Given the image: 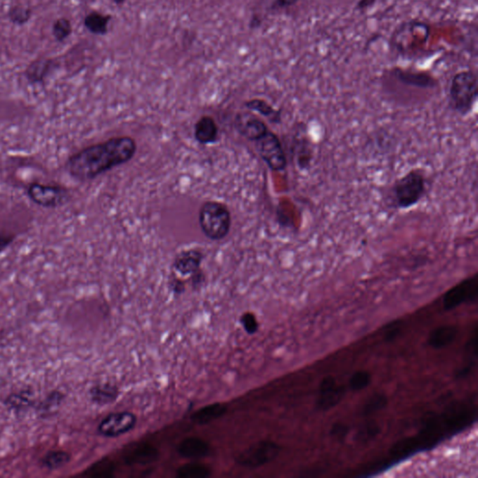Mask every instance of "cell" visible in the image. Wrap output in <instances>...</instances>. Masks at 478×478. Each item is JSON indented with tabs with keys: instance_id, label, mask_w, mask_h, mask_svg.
<instances>
[{
	"instance_id": "obj_1",
	"label": "cell",
	"mask_w": 478,
	"mask_h": 478,
	"mask_svg": "<svg viewBox=\"0 0 478 478\" xmlns=\"http://www.w3.org/2000/svg\"><path fill=\"white\" fill-rule=\"evenodd\" d=\"M138 146L130 136H117L91 145L71 155L65 169L71 177L86 181L127 164L135 156Z\"/></svg>"
},
{
	"instance_id": "obj_2",
	"label": "cell",
	"mask_w": 478,
	"mask_h": 478,
	"mask_svg": "<svg viewBox=\"0 0 478 478\" xmlns=\"http://www.w3.org/2000/svg\"><path fill=\"white\" fill-rule=\"evenodd\" d=\"M478 96V79L476 71L463 70L452 77L449 86V106L460 116L473 110Z\"/></svg>"
},
{
	"instance_id": "obj_3",
	"label": "cell",
	"mask_w": 478,
	"mask_h": 478,
	"mask_svg": "<svg viewBox=\"0 0 478 478\" xmlns=\"http://www.w3.org/2000/svg\"><path fill=\"white\" fill-rule=\"evenodd\" d=\"M198 221L205 237L210 240H223L231 230V213L228 207L220 202H205L199 209Z\"/></svg>"
},
{
	"instance_id": "obj_4",
	"label": "cell",
	"mask_w": 478,
	"mask_h": 478,
	"mask_svg": "<svg viewBox=\"0 0 478 478\" xmlns=\"http://www.w3.org/2000/svg\"><path fill=\"white\" fill-rule=\"evenodd\" d=\"M426 193V179L415 169L398 179L392 188V198L397 209H408L416 206Z\"/></svg>"
},
{
	"instance_id": "obj_5",
	"label": "cell",
	"mask_w": 478,
	"mask_h": 478,
	"mask_svg": "<svg viewBox=\"0 0 478 478\" xmlns=\"http://www.w3.org/2000/svg\"><path fill=\"white\" fill-rule=\"evenodd\" d=\"M280 451V446L273 441H259L240 452L235 457V463L247 469L261 467L274 460Z\"/></svg>"
},
{
	"instance_id": "obj_6",
	"label": "cell",
	"mask_w": 478,
	"mask_h": 478,
	"mask_svg": "<svg viewBox=\"0 0 478 478\" xmlns=\"http://www.w3.org/2000/svg\"><path fill=\"white\" fill-rule=\"evenodd\" d=\"M256 148L264 163L273 172H283L287 167V158L283 144L276 134L267 131L266 135L255 141Z\"/></svg>"
},
{
	"instance_id": "obj_7",
	"label": "cell",
	"mask_w": 478,
	"mask_h": 478,
	"mask_svg": "<svg viewBox=\"0 0 478 478\" xmlns=\"http://www.w3.org/2000/svg\"><path fill=\"white\" fill-rule=\"evenodd\" d=\"M27 193L34 203L47 209L63 206L70 199L68 190L59 185L31 183Z\"/></svg>"
},
{
	"instance_id": "obj_8",
	"label": "cell",
	"mask_w": 478,
	"mask_h": 478,
	"mask_svg": "<svg viewBox=\"0 0 478 478\" xmlns=\"http://www.w3.org/2000/svg\"><path fill=\"white\" fill-rule=\"evenodd\" d=\"M136 423L138 418L132 412H115L102 420L98 427V432L104 437H119L132 431Z\"/></svg>"
},
{
	"instance_id": "obj_9",
	"label": "cell",
	"mask_w": 478,
	"mask_h": 478,
	"mask_svg": "<svg viewBox=\"0 0 478 478\" xmlns=\"http://www.w3.org/2000/svg\"><path fill=\"white\" fill-rule=\"evenodd\" d=\"M234 125L235 130L243 138L253 142L257 141L269 130L267 125L260 118L250 112L238 113L235 115Z\"/></svg>"
},
{
	"instance_id": "obj_10",
	"label": "cell",
	"mask_w": 478,
	"mask_h": 478,
	"mask_svg": "<svg viewBox=\"0 0 478 478\" xmlns=\"http://www.w3.org/2000/svg\"><path fill=\"white\" fill-rule=\"evenodd\" d=\"M392 75L400 84L406 86L418 88V89H434L438 85V81L428 72L424 71H413L395 67L392 70Z\"/></svg>"
},
{
	"instance_id": "obj_11",
	"label": "cell",
	"mask_w": 478,
	"mask_h": 478,
	"mask_svg": "<svg viewBox=\"0 0 478 478\" xmlns=\"http://www.w3.org/2000/svg\"><path fill=\"white\" fill-rule=\"evenodd\" d=\"M344 389L338 386L334 377H327L321 381L317 406L321 411H328L337 406L342 399Z\"/></svg>"
},
{
	"instance_id": "obj_12",
	"label": "cell",
	"mask_w": 478,
	"mask_h": 478,
	"mask_svg": "<svg viewBox=\"0 0 478 478\" xmlns=\"http://www.w3.org/2000/svg\"><path fill=\"white\" fill-rule=\"evenodd\" d=\"M212 446L207 441L198 437L184 438L177 446L179 456L189 460H200L209 456Z\"/></svg>"
},
{
	"instance_id": "obj_13",
	"label": "cell",
	"mask_w": 478,
	"mask_h": 478,
	"mask_svg": "<svg viewBox=\"0 0 478 478\" xmlns=\"http://www.w3.org/2000/svg\"><path fill=\"white\" fill-rule=\"evenodd\" d=\"M203 259L204 254L200 250H183L176 256L173 266L181 276H193L201 271L200 266Z\"/></svg>"
},
{
	"instance_id": "obj_14",
	"label": "cell",
	"mask_w": 478,
	"mask_h": 478,
	"mask_svg": "<svg viewBox=\"0 0 478 478\" xmlns=\"http://www.w3.org/2000/svg\"><path fill=\"white\" fill-rule=\"evenodd\" d=\"M477 292V278L466 280L462 283L449 290L444 297V307L446 309H452L460 306L463 302L472 297V295Z\"/></svg>"
},
{
	"instance_id": "obj_15",
	"label": "cell",
	"mask_w": 478,
	"mask_h": 478,
	"mask_svg": "<svg viewBox=\"0 0 478 478\" xmlns=\"http://www.w3.org/2000/svg\"><path fill=\"white\" fill-rule=\"evenodd\" d=\"M160 457L158 449L148 443L138 444L131 448L124 457V463L128 465L146 466L153 465Z\"/></svg>"
},
{
	"instance_id": "obj_16",
	"label": "cell",
	"mask_w": 478,
	"mask_h": 478,
	"mask_svg": "<svg viewBox=\"0 0 478 478\" xmlns=\"http://www.w3.org/2000/svg\"><path fill=\"white\" fill-rule=\"evenodd\" d=\"M58 67L53 59L39 58L31 62L25 71V77L30 84H44L53 70Z\"/></svg>"
},
{
	"instance_id": "obj_17",
	"label": "cell",
	"mask_w": 478,
	"mask_h": 478,
	"mask_svg": "<svg viewBox=\"0 0 478 478\" xmlns=\"http://www.w3.org/2000/svg\"><path fill=\"white\" fill-rule=\"evenodd\" d=\"M219 128L210 116H202L195 125V138L200 144H212L217 141Z\"/></svg>"
},
{
	"instance_id": "obj_18",
	"label": "cell",
	"mask_w": 478,
	"mask_h": 478,
	"mask_svg": "<svg viewBox=\"0 0 478 478\" xmlns=\"http://www.w3.org/2000/svg\"><path fill=\"white\" fill-rule=\"evenodd\" d=\"M458 335V328L456 326L442 325L432 330L429 335V345L434 349H443L451 345L454 342Z\"/></svg>"
},
{
	"instance_id": "obj_19",
	"label": "cell",
	"mask_w": 478,
	"mask_h": 478,
	"mask_svg": "<svg viewBox=\"0 0 478 478\" xmlns=\"http://www.w3.org/2000/svg\"><path fill=\"white\" fill-rule=\"evenodd\" d=\"M119 391L117 386L112 383H101L90 389L91 400L96 405L106 406L118 399Z\"/></svg>"
},
{
	"instance_id": "obj_20",
	"label": "cell",
	"mask_w": 478,
	"mask_h": 478,
	"mask_svg": "<svg viewBox=\"0 0 478 478\" xmlns=\"http://www.w3.org/2000/svg\"><path fill=\"white\" fill-rule=\"evenodd\" d=\"M227 413V406L224 403H216L204 406L190 416V420L198 425H205L218 420Z\"/></svg>"
},
{
	"instance_id": "obj_21",
	"label": "cell",
	"mask_w": 478,
	"mask_h": 478,
	"mask_svg": "<svg viewBox=\"0 0 478 478\" xmlns=\"http://www.w3.org/2000/svg\"><path fill=\"white\" fill-rule=\"evenodd\" d=\"M112 19L110 15H104L98 11H92L84 18L85 28L93 35L103 36L108 33V25Z\"/></svg>"
},
{
	"instance_id": "obj_22",
	"label": "cell",
	"mask_w": 478,
	"mask_h": 478,
	"mask_svg": "<svg viewBox=\"0 0 478 478\" xmlns=\"http://www.w3.org/2000/svg\"><path fill=\"white\" fill-rule=\"evenodd\" d=\"M300 1L301 0H260L258 10L266 15L277 14L295 7Z\"/></svg>"
},
{
	"instance_id": "obj_23",
	"label": "cell",
	"mask_w": 478,
	"mask_h": 478,
	"mask_svg": "<svg viewBox=\"0 0 478 478\" xmlns=\"http://www.w3.org/2000/svg\"><path fill=\"white\" fill-rule=\"evenodd\" d=\"M245 107L252 112H258L259 115L269 118L273 122H280V112L276 110L274 108L267 103L263 99H252L245 103Z\"/></svg>"
},
{
	"instance_id": "obj_24",
	"label": "cell",
	"mask_w": 478,
	"mask_h": 478,
	"mask_svg": "<svg viewBox=\"0 0 478 478\" xmlns=\"http://www.w3.org/2000/svg\"><path fill=\"white\" fill-rule=\"evenodd\" d=\"M176 474L181 478H206L212 474V470L209 466L193 462L181 465Z\"/></svg>"
},
{
	"instance_id": "obj_25",
	"label": "cell",
	"mask_w": 478,
	"mask_h": 478,
	"mask_svg": "<svg viewBox=\"0 0 478 478\" xmlns=\"http://www.w3.org/2000/svg\"><path fill=\"white\" fill-rule=\"evenodd\" d=\"M70 454L63 451H55L48 452L42 459V463L45 467L50 470L61 468L70 462Z\"/></svg>"
},
{
	"instance_id": "obj_26",
	"label": "cell",
	"mask_w": 478,
	"mask_h": 478,
	"mask_svg": "<svg viewBox=\"0 0 478 478\" xmlns=\"http://www.w3.org/2000/svg\"><path fill=\"white\" fill-rule=\"evenodd\" d=\"M8 20L16 25L27 24L32 17V10L27 6L17 4L10 8L8 11Z\"/></svg>"
},
{
	"instance_id": "obj_27",
	"label": "cell",
	"mask_w": 478,
	"mask_h": 478,
	"mask_svg": "<svg viewBox=\"0 0 478 478\" xmlns=\"http://www.w3.org/2000/svg\"><path fill=\"white\" fill-rule=\"evenodd\" d=\"M53 38L56 41L64 42L72 34V25L70 19L61 17L53 22L52 27Z\"/></svg>"
},
{
	"instance_id": "obj_28",
	"label": "cell",
	"mask_w": 478,
	"mask_h": 478,
	"mask_svg": "<svg viewBox=\"0 0 478 478\" xmlns=\"http://www.w3.org/2000/svg\"><path fill=\"white\" fill-rule=\"evenodd\" d=\"M371 380V375L367 371L361 370V371L355 372L351 375V380H349V387H351L352 391H363L369 386Z\"/></svg>"
},
{
	"instance_id": "obj_29",
	"label": "cell",
	"mask_w": 478,
	"mask_h": 478,
	"mask_svg": "<svg viewBox=\"0 0 478 478\" xmlns=\"http://www.w3.org/2000/svg\"><path fill=\"white\" fill-rule=\"evenodd\" d=\"M387 398L382 394H375L363 406V414L368 416L373 413H375L380 409H382L386 406Z\"/></svg>"
},
{
	"instance_id": "obj_30",
	"label": "cell",
	"mask_w": 478,
	"mask_h": 478,
	"mask_svg": "<svg viewBox=\"0 0 478 478\" xmlns=\"http://www.w3.org/2000/svg\"><path fill=\"white\" fill-rule=\"evenodd\" d=\"M240 323L247 335H254L258 332L259 323L256 316L252 312H245L241 315Z\"/></svg>"
},
{
	"instance_id": "obj_31",
	"label": "cell",
	"mask_w": 478,
	"mask_h": 478,
	"mask_svg": "<svg viewBox=\"0 0 478 478\" xmlns=\"http://www.w3.org/2000/svg\"><path fill=\"white\" fill-rule=\"evenodd\" d=\"M91 472L95 477H112L115 472V465L108 460H102L101 463L93 466V470Z\"/></svg>"
},
{
	"instance_id": "obj_32",
	"label": "cell",
	"mask_w": 478,
	"mask_h": 478,
	"mask_svg": "<svg viewBox=\"0 0 478 478\" xmlns=\"http://www.w3.org/2000/svg\"><path fill=\"white\" fill-rule=\"evenodd\" d=\"M14 235L0 230V253L4 252L14 241Z\"/></svg>"
},
{
	"instance_id": "obj_33",
	"label": "cell",
	"mask_w": 478,
	"mask_h": 478,
	"mask_svg": "<svg viewBox=\"0 0 478 478\" xmlns=\"http://www.w3.org/2000/svg\"><path fill=\"white\" fill-rule=\"evenodd\" d=\"M377 1V0H358L356 6H355V10L364 13V11L374 7Z\"/></svg>"
},
{
	"instance_id": "obj_34",
	"label": "cell",
	"mask_w": 478,
	"mask_h": 478,
	"mask_svg": "<svg viewBox=\"0 0 478 478\" xmlns=\"http://www.w3.org/2000/svg\"><path fill=\"white\" fill-rule=\"evenodd\" d=\"M173 291L177 292V294H181L184 291V285L181 283V281H175L174 284H172Z\"/></svg>"
},
{
	"instance_id": "obj_35",
	"label": "cell",
	"mask_w": 478,
	"mask_h": 478,
	"mask_svg": "<svg viewBox=\"0 0 478 478\" xmlns=\"http://www.w3.org/2000/svg\"><path fill=\"white\" fill-rule=\"evenodd\" d=\"M116 3V4L121 5L122 3H124L127 1V0H113Z\"/></svg>"
}]
</instances>
